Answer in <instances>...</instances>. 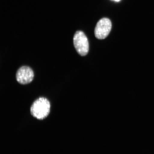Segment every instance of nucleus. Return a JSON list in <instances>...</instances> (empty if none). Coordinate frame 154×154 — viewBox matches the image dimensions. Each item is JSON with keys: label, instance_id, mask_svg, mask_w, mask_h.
Masks as SVG:
<instances>
[{"label": "nucleus", "instance_id": "obj_4", "mask_svg": "<svg viewBox=\"0 0 154 154\" xmlns=\"http://www.w3.org/2000/svg\"><path fill=\"white\" fill-rule=\"evenodd\" d=\"M34 73L30 67L24 66L21 67L17 70L16 78L19 84L26 85L30 83L33 80Z\"/></svg>", "mask_w": 154, "mask_h": 154}, {"label": "nucleus", "instance_id": "obj_2", "mask_svg": "<svg viewBox=\"0 0 154 154\" xmlns=\"http://www.w3.org/2000/svg\"><path fill=\"white\" fill-rule=\"evenodd\" d=\"M73 43L78 53L82 56L86 55L89 51V43L85 34L81 31L75 32L73 38Z\"/></svg>", "mask_w": 154, "mask_h": 154}, {"label": "nucleus", "instance_id": "obj_3", "mask_svg": "<svg viewBox=\"0 0 154 154\" xmlns=\"http://www.w3.org/2000/svg\"><path fill=\"white\" fill-rule=\"evenodd\" d=\"M111 28L110 20L107 18H102L96 24L95 30L96 37L98 39H104L109 35Z\"/></svg>", "mask_w": 154, "mask_h": 154}, {"label": "nucleus", "instance_id": "obj_1", "mask_svg": "<svg viewBox=\"0 0 154 154\" xmlns=\"http://www.w3.org/2000/svg\"><path fill=\"white\" fill-rule=\"evenodd\" d=\"M51 107L49 100L45 97H40L32 104L30 112L32 116L36 119L43 120L49 114Z\"/></svg>", "mask_w": 154, "mask_h": 154}, {"label": "nucleus", "instance_id": "obj_5", "mask_svg": "<svg viewBox=\"0 0 154 154\" xmlns=\"http://www.w3.org/2000/svg\"><path fill=\"white\" fill-rule=\"evenodd\" d=\"M113 1H115L117 2H119V1H120V0H113Z\"/></svg>", "mask_w": 154, "mask_h": 154}]
</instances>
